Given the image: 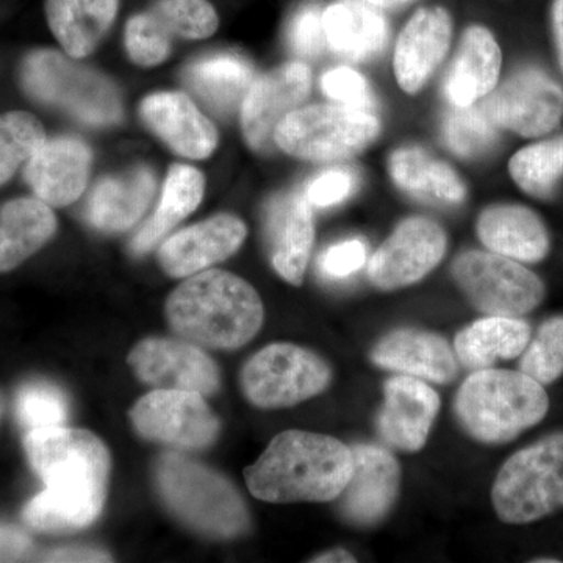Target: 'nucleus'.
<instances>
[{
  "label": "nucleus",
  "instance_id": "f257e3e1",
  "mask_svg": "<svg viewBox=\"0 0 563 563\" xmlns=\"http://www.w3.org/2000/svg\"><path fill=\"white\" fill-rule=\"evenodd\" d=\"M24 450L46 488L25 506V523L46 532L87 528L102 512L110 454L102 440L81 429L29 431Z\"/></svg>",
  "mask_w": 563,
  "mask_h": 563
},
{
  "label": "nucleus",
  "instance_id": "f03ea898",
  "mask_svg": "<svg viewBox=\"0 0 563 563\" xmlns=\"http://www.w3.org/2000/svg\"><path fill=\"white\" fill-rule=\"evenodd\" d=\"M352 466L351 448L340 440L287 431L274 437L244 477L252 495L265 503H329L346 488Z\"/></svg>",
  "mask_w": 563,
  "mask_h": 563
},
{
  "label": "nucleus",
  "instance_id": "7ed1b4c3",
  "mask_svg": "<svg viewBox=\"0 0 563 563\" xmlns=\"http://www.w3.org/2000/svg\"><path fill=\"white\" fill-rule=\"evenodd\" d=\"M177 335L213 350L250 343L263 324V303L252 285L235 274L210 269L192 274L166 302Z\"/></svg>",
  "mask_w": 563,
  "mask_h": 563
},
{
  "label": "nucleus",
  "instance_id": "20e7f679",
  "mask_svg": "<svg viewBox=\"0 0 563 563\" xmlns=\"http://www.w3.org/2000/svg\"><path fill=\"white\" fill-rule=\"evenodd\" d=\"M548 409L550 399L543 385L521 369H477L455 396V415L462 428L487 444L517 439L539 424Z\"/></svg>",
  "mask_w": 563,
  "mask_h": 563
},
{
  "label": "nucleus",
  "instance_id": "39448f33",
  "mask_svg": "<svg viewBox=\"0 0 563 563\" xmlns=\"http://www.w3.org/2000/svg\"><path fill=\"white\" fill-rule=\"evenodd\" d=\"M155 481L163 503L195 531L233 539L250 528L242 495L222 474L184 455L158 459Z\"/></svg>",
  "mask_w": 563,
  "mask_h": 563
},
{
  "label": "nucleus",
  "instance_id": "423d86ee",
  "mask_svg": "<svg viewBox=\"0 0 563 563\" xmlns=\"http://www.w3.org/2000/svg\"><path fill=\"white\" fill-rule=\"evenodd\" d=\"M499 520L528 525L563 509V432L544 437L504 463L492 488Z\"/></svg>",
  "mask_w": 563,
  "mask_h": 563
},
{
  "label": "nucleus",
  "instance_id": "0eeeda50",
  "mask_svg": "<svg viewBox=\"0 0 563 563\" xmlns=\"http://www.w3.org/2000/svg\"><path fill=\"white\" fill-rule=\"evenodd\" d=\"M21 81L33 99L60 107L85 124L111 125L121 120L120 96L113 84L58 52H32L22 63Z\"/></svg>",
  "mask_w": 563,
  "mask_h": 563
},
{
  "label": "nucleus",
  "instance_id": "6e6552de",
  "mask_svg": "<svg viewBox=\"0 0 563 563\" xmlns=\"http://www.w3.org/2000/svg\"><path fill=\"white\" fill-rule=\"evenodd\" d=\"M380 122L369 111L347 106H312L292 110L274 132L276 146L302 161L352 157L369 146Z\"/></svg>",
  "mask_w": 563,
  "mask_h": 563
},
{
  "label": "nucleus",
  "instance_id": "1a4fd4ad",
  "mask_svg": "<svg viewBox=\"0 0 563 563\" xmlns=\"http://www.w3.org/2000/svg\"><path fill=\"white\" fill-rule=\"evenodd\" d=\"M331 366L320 355L291 343H273L252 355L242 372L247 401L284 409L312 399L329 387Z\"/></svg>",
  "mask_w": 563,
  "mask_h": 563
},
{
  "label": "nucleus",
  "instance_id": "9d476101",
  "mask_svg": "<svg viewBox=\"0 0 563 563\" xmlns=\"http://www.w3.org/2000/svg\"><path fill=\"white\" fill-rule=\"evenodd\" d=\"M453 277L468 301L487 317H525L544 298L539 276L495 252H463L454 261Z\"/></svg>",
  "mask_w": 563,
  "mask_h": 563
},
{
  "label": "nucleus",
  "instance_id": "9b49d317",
  "mask_svg": "<svg viewBox=\"0 0 563 563\" xmlns=\"http://www.w3.org/2000/svg\"><path fill=\"white\" fill-rule=\"evenodd\" d=\"M131 418L143 439L181 451L203 450L220 435V421L195 391L155 388L133 406Z\"/></svg>",
  "mask_w": 563,
  "mask_h": 563
},
{
  "label": "nucleus",
  "instance_id": "f8f14e48",
  "mask_svg": "<svg viewBox=\"0 0 563 563\" xmlns=\"http://www.w3.org/2000/svg\"><path fill=\"white\" fill-rule=\"evenodd\" d=\"M483 107L498 128L518 135L540 136L561 122L563 90L544 70L525 68L492 91Z\"/></svg>",
  "mask_w": 563,
  "mask_h": 563
},
{
  "label": "nucleus",
  "instance_id": "ddd939ff",
  "mask_svg": "<svg viewBox=\"0 0 563 563\" xmlns=\"http://www.w3.org/2000/svg\"><path fill=\"white\" fill-rule=\"evenodd\" d=\"M446 233L428 218L402 221L368 263L374 287L391 291L417 284L442 262Z\"/></svg>",
  "mask_w": 563,
  "mask_h": 563
},
{
  "label": "nucleus",
  "instance_id": "4468645a",
  "mask_svg": "<svg viewBox=\"0 0 563 563\" xmlns=\"http://www.w3.org/2000/svg\"><path fill=\"white\" fill-rule=\"evenodd\" d=\"M129 365L140 380L161 390L207 396L218 391L221 384L217 363L187 340H143L129 354Z\"/></svg>",
  "mask_w": 563,
  "mask_h": 563
},
{
  "label": "nucleus",
  "instance_id": "2eb2a0df",
  "mask_svg": "<svg viewBox=\"0 0 563 563\" xmlns=\"http://www.w3.org/2000/svg\"><path fill=\"white\" fill-rule=\"evenodd\" d=\"M312 87V73L303 63L292 62L252 81L243 99L244 139L252 150L272 152L279 122L306 101Z\"/></svg>",
  "mask_w": 563,
  "mask_h": 563
},
{
  "label": "nucleus",
  "instance_id": "dca6fc26",
  "mask_svg": "<svg viewBox=\"0 0 563 563\" xmlns=\"http://www.w3.org/2000/svg\"><path fill=\"white\" fill-rule=\"evenodd\" d=\"M354 466L344 488L340 512L358 528L383 521L398 498L401 468L390 451L379 444L351 448Z\"/></svg>",
  "mask_w": 563,
  "mask_h": 563
},
{
  "label": "nucleus",
  "instance_id": "f3484780",
  "mask_svg": "<svg viewBox=\"0 0 563 563\" xmlns=\"http://www.w3.org/2000/svg\"><path fill=\"white\" fill-rule=\"evenodd\" d=\"M385 401L377 417V431L388 446L417 453L431 432L440 410V398L431 385L398 374L384 385Z\"/></svg>",
  "mask_w": 563,
  "mask_h": 563
},
{
  "label": "nucleus",
  "instance_id": "a211bd4d",
  "mask_svg": "<svg viewBox=\"0 0 563 563\" xmlns=\"http://www.w3.org/2000/svg\"><path fill=\"white\" fill-rule=\"evenodd\" d=\"M246 233L239 218L218 214L169 236L162 244L158 261L169 276L190 277L235 254Z\"/></svg>",
  "mask_w": 563,
  "mask_h": 563
},
{
  "label": "nucleus",
  "instance_id": "6ab92c4d",
  "mask_svg": "<svg viewBox=\"0 0 563 563\" xmlns=\"http://www.w3.org/2000/svg\"><path fill=\"white\" fill-rule=\"evenodd\" d=\"M91 168V151L73 136L44 141L25 166V180L47 206L65 207L80 198Z\"/></svg>",
  "mask_w": 563,
  "mask_h": 563
},
{
  "label": "nucleus",
  "instance_id": "aec40b11",
  "mask_svg": "<svg viewBox=\"0 0 563 563\" xmlns=\"http://www.w3.org/2000/svg\"><path fill=\"white\" fill-rule=\"evenodd\" d=\"M266 244L282 279L301 285L314 239L313 213L299 192L277 196L266 209Z\"/></svg>",
  "mask_w": 563,
  "mask_h": 563
},
{
  "label": "nucleus",
  "instance_id": "412c9836",
  "mask_svg": "<svg viewBox=\"0 0 563 563\" xmlns=\"http://www.w3.org/2000/svg\"><path fill=\"white\" fill-rule=\"evenodd\" d=\"M372 362L387 372L446 385L457 377V355L437 333L398 329L387 333L372 351Z\"/></svg>",
  "mask_w": 563,
  "mask_h": 563
},
{
  "label": "nucleus",
  "instance_id": "4be33fe9",
  "mask_svg": "<svg viewBox=\"0 0 563 563\" xmlns=\"http://www.w3.org/2000/svg\"><path fill=\"white\" fill-rule=\"evenodd\" d=\"M453 36L450 13L440 7L421 9L410 18L395 49V74L399 87L415 95L431 79L446 57Z\"/></svg>",
  "mask_w": 563,
  "mask_h": 563
},
{
  "label": "nucleus",
  "instance_id": "5701e85b",
  "mask_svg": "<svg viewBox=\"0 0 563 563\" xmlns=\"http://www.w3.org/2000/svg\"><path fill=\"white\" fill-rule=\"evenodd\" d=\"M141 117L152 132L184 157L199 161L217 150V129L181 92L150 96L141 103Z\"/></svg>",
  "mask_w": 563,
  "mask_h": 563
},
{
  "label": "nucleus",
  "instance_id": "b1692460",
  "mask_svg": "<svg viewBox=\"0 0 563 563\" xmlns=\"http://www.w3.org/2000/svg\"><path fill=\"white\" fill-rule=\"evenodd\" d=\"M501 51L487 29L473 25L463 35L444 92L455 107H468L495 90L501 70Z\"/></svg>",
  "mask_w": 563,
  "mask_h": 563
},
{
  "label": "nucleus",
  "instance_id": "393cba45",
  "mask_svg": "<svg viewBox=\"0 0 563 563\" xmlns=\"http://www.w3.org/2000/svg\"><path fill=\"white\" fill-rule=\"evenodd\" d=\"M477 235L488 251L517 262L543 261L550 236L533 211L521 206H495L477 221Z\"/></svg>",
  "mask_w": 563,
  "mask_h": 563
},
{
  "label": "nucleus",
  "instance_id": "a878e982",
  "mask_svg": "<svg viewBox=\"0 0 563 563\" xmlns=\"http://www.w3.org/2000/svg\"><path fill=\"white\" fill-rule=\"evenodd\" d=\"M155 192L151 169L139 168L102 180L88 202V220L99 231L124 232L136 224Z\"/></svg>",
  "mask_w": 563,
  "mask_h": 563
},
{
  "label": "nucleus",
  "instance_id": "bb28decb",
  "mask_svg": "<svg viewBox=\"0 0 563 563\" xmlns=\"http://www.w3.org/2000/svg\"><path fill=\"white\" fill-rule=\"evenodd\" d=\"M531 339V325L520 318L485 317L457 333L454 352L465 368L477 372L520 357Z\"/></svg>",
  "mask_w": 563,
  "mask_h": 563
},
{
  "label": "nucleus",
  "instance_id": "cd10ccee",
  "mask_svg": "<svg viewBox=\"0 0 563 563\" xmlns=\"http://www.w3.org/2000/svg\"><path fill=\"white\" fill-rule=\"evenodd\" d=\"M57 231L54 211L41 199L21 198L0 209V273L38 252Z\"/></svg>",
  "mask_w": 563,
  "mask_h": 563
},
{
  "label": "nucleus",
  "instance_id": "c85d7f7f",
  "mask_svg": "<svg viewBox=\"0 0 563 563\" xmlns=\"http://www.w3.org/2000/svg\"><path fill=\"white\" fill-rule=\"evenodd\" d=\"M390 174L395 184L418 201L443 207L465 201V185L454 169L418 147L393 152Z\"/></svg>",
  "mask_w": 563,
  "mask_h": 563
},
{
  "label": "nucleus",
  "instance_id": "c756f323",
  "mask_svg": "<svg viewBox=\"0 0 563 563\" xmlns=\"http://www.w3.org/2000/svg\"><path fill=\"white\" fill-rule=\"evenodd\" d=\"M325 41L336 54L365 60L384 49L387 21L379 11L357 0L333 3L322 13Z\"/></svg>",
  "mask_w": 563,
  "mask_h": 563
},
{
  "label": "nucleus",
  "instance_id": "7c9ffc66",
  "mask_svg": "<svg viewBox=\"0 0 563 563\" xmlns=\"http://www.w3.org/2000/svg\"><path fill=\"white\" fill-rule=\"evenodd\" d=\"M203 187L206 181L198 169L185 165L173 166L163 188L161 206L136 233L132 251L140 255L146 254L172 231L174 225L198 209L202 201Z\"/></svg>",
  "mask_w": 563,
  "mask_h": 563
},
{
  "label": "nucleus",
  "instance_id": "2f4dec72",
  "mask_svg": "<svg viewBox=\"0 0 563 563\" xmlns=\"http://www.w3.org/2000/svg\"><path fill=\"white\" fill-rule=\"evenodd\" d=\"M252 77L254 70L250 63L232 54L203 58L185 74L188 87L220 113H228L243 101Z\"/></svg>",
  "mask_w": 563,
  "mask_h": 563
},
{
  "label": "nucleus",
  "instance_id": "473e14b6",
  "mask_svg": "<svg viewBox=\"0 0 563 563\" xmlns=\"http://www.w3.org/2000/svg\"><path fill=\"white\" fill-rule=\"evenodd\" d=\"M514 180L536 198L553 195L563 176V136L525 147L509 163Z\"/></svg>",
  "mask_w": 563,
  "mask_h": 563
},
{
  "label": "nucleus",
  "instance_id": "72a5a7b5",
  "mask_svg": "<svg viewBox=\"0 0 563 563\" xmlns=\"http://www.w3.org/2000/svg\"><path fill=\"white\" fill-rule=\"evenodd\" d=\"M46 140L43 124L33 114L11 111L0 117V185L9 181Z\"/></svg>",
  "mask_w": 563,
  "mask_h": 563
},
{
  "label": "nucleus",
  "instance_id": "f704fd0d",
  "mask_svg": "<svg viewBox=\"0 0 563 563\" xmlns=\"http://www.w3.org/2000/svg\"><path fill=\"white\" fill-rule=\"evenodd\" d=\"M46 14L52 33L70 57L91 54L103 35L81 0H46Z\"/></svg>",
  "mask_w": 563,
  "mask_h": 563
},
{
  "label": "nucleus",
  "instance_id": "c9c22d12",
  "mask_svg": "<svg viewBox=\"0 0 563 563\" xmlns=\"http://www.w3.org/2000/svg\"><path fill=\"white\" fill-rule=\"evenodd\" d=\"M498 125L488 117L483 103L455 107L443 124L444 141L454 154L476 157L485 154L498 140Z\"/></svg>",
  "mask_w": 563,
  "mask_h": 563
},
{
  "label": "nucleus",
  "instance_id": "e433bc0d",
  "mask_svg": "<svg viewBox=\"0 0 563 563\" xmlns=\"http://www.w3.org/2000/svg\"><path fill=\"white\" fill-rule=\"evenodd\" d=\"M521 355V372L542 385L555 383L563 374V314L544 321Z\"/></svg>",
  "mask_w": 563,
  "mask_h": 563
},
{
  "label": "nucleus",
  "instance_id": "4c0bfd02",
  "mask_svg": "<svg viewBox=\"0 0 563 563\" xmlns=\"http://www.w3.org/2000/svg\"><path fill=\"white\" fill-rule=\"evenodd\" d=\"M172 35L202 40L217 32L218 14L207 0H161L151 11Z\"/></svg>",
  "mask_w": 563,
  "mask_h": 563
},
{
  "label": "nucleus",
  "instance_id": "58836bf2",
  "mask_svg": "<svg viewBox=\"0 0 563 563\" xmlns=\"http://www.w3.org/2000/svg\"><path fill=\"white\" fill-rule=\"evenodd\" d=\"M16 413L27 431L57 428L68 418V401L60 388L49 383L25 384L18 393Z\"/></svg>",
  "mask_w": 563,
  "mask_h": 563
},
{
  "label": "nucleus",
  "instance_id": "ea45409f",
  "mask_svg": "<svg viewBox=\"0 0 563 563\" xmlns=\"http://www.w3.org/2000/svg\"><path fill=\"white\" fill-rule=\"evenodd\" d=\"M125 46L140 66H155L172 51V33L152 13L133 16L125 31Z\"/></svg>",
  "mask_w": 563,
  "mask_h": 563
},
{
  "label": "nucleus",
  "instance_id": "a19ab883",
  "mask_svg": "<svg viewBox=\"0 0 563 563\" xmlns=\"http://www.w3.org/2000/svg\"><path fill=\"white\" fill-rule=\"evenodd\" d=\"M322 90L333 101L342 102L343 106L354 109L366 110L372 107V95L365 77L357 70L350 68H336L329 70L322 77Z\"/></svg>",
  "mask_w": 563,
  "mask_h": 563
},
{
  "label": "nucleus",
  "instance_id": "79ce46f5",
  "mask_svg": "<svg viewBox=\"0 0 563 563\" xmlns=\"http://www.w3.org/2000/svg\"><path fill=\"white\" fill-rule=\"evenodd\" d=\"M291 49L302 57L321 54L325 44L324 22L320 7L310 5L299 11L288 29Z\"/></svg>",
  "mask_w": 563,
  "mask_h": 563
},
{
  "label": "nucleus",
  "instance_id": "37998d69",
  "mask_svg": "<svg viewBox=\"0 0 563 563\" xmlns=\"http://www.w3.org/2000/svg\"><path fill=\"white\" fill-rule=\"evenodd\" d=\"M355 187L351 169L333 168L310 181L306 190L307 201L317 207H332L343 202Z\"/></svg>",
  "mask_w": 563,
  "mask_h": 563
},
{
  "label": "nucleus",
  "instance_id": "c03bdc74",
  "mask_svg": "<svg viewBox=\"0 0 563 563\" xmlns=\"http://www.w3.org/2000/svg\"><path fill=\"white\" fill-rule=\"evenodd\" d=\"M366 263V244L362 240H346L333 244L320 258V269L329 279H346Z\"/></svg>",
  "mask_w": 563,
  "mask_h": 563
},
{
  "label": "nucleus",
  "instance_id": "a18cd8bd",
  "mask_svg": "<svg viewBox=\"0 0 563 563\" xmlns=\"http://www.w3.org/2000/svg\"><path fill=\"white\" fill-rule=\"evenodd\" d=\"M31 548V539L20 529L0 528V562L21 561Z\"/></svg>",
  "mask_w": 563,
  "mask_h": 563
},
{
  "label": "nucleus",
  "instance_id": "49530a36",
  "mask_svg": "<svg viewBox=\"0 0 563 563\" xmlns=\"http://www.w3.org/2000/svg\"><path fill=\"white\" fill-rule=\"evenodd\" d=\"M85 10L90 14L91 20L96 22L103 33L110 27L111 22L118 13V0H81Z\"/></svg>",
  "mask_w": 563,
  "mask_h": 563
},
{
  "label": "nucleus",
  "instance_id": "de8ad7c7",
  "mask_svg": "<svg viewBox=\"0 0 563 563\" xmlns=\"http://www.w3.org/2000/svg\"><path fill=\"white\" fill-rule=\"evenodd\" d=\"M47 559L57 562H107L109 555L95 550H65L52 553Z\"/></svg>",
  "mask_w": 563,
  "mask_h": 563
},
{
  "label": "nucleus",
  "instance_id": "09e8293b",
  "mask_svg": "<svg viewBox=\"0 0 563 563\" xmlns=\"http://www.w3.org/2000/svg\"><path fill=\"white\" fill-rule=\"evenodd\" d=\"M553 27L558 44L559 62L563 69V0H555L553 5Z\"/></svg>",
  "mask_w": 563,
  "mask_h": 563
},
{
  "label": "nucleus",
  "instance_id": "8fccbe9b",
  "mask_svg": "<svg viewBox=\"0 0 563 563\" xmlns=\"http://www.w3.org/2000/svg\"><path fill=\"white\" fill-rule=\"evenodd\" d=\"M313 562H355L354 555L347 553L346 550H342V548H335V550L325 551L318 555V558L313 559Z\"/></svg>",
  "mask_w": 563,
  "mask_h": 563
},
{
  "label": "nucleus",
  "instance_id": "3c124183",
  "mask_svg": "<svg viewBox=\"0 0 563 563\" xmlns=\"http://www.w3.org/2000/svg\"><path fill=\"white\" fill-rule=\"evenodd\" d=\"M369 5L380 7V9H390V7L401 5V3L409 2V0H365Z\"/></svg>",
  "mask_w": 563,
  "mask_h": 563
},
{
  "label": "nucleus",
  "instance_id": "603ef678",
  "mask_svg": "<svg viewBox=\"0 0 563 563\" xmlns=\"http://www.w3.org/2000/svg\"><path fill=\"white\" fill-rule=\"evenodd\" d=\"M3 407H5V404H3L2 393H0V418H2Z\"/></svg>",
  "mask_w": 563,
  "mask_h": 563
}]
</instances>
